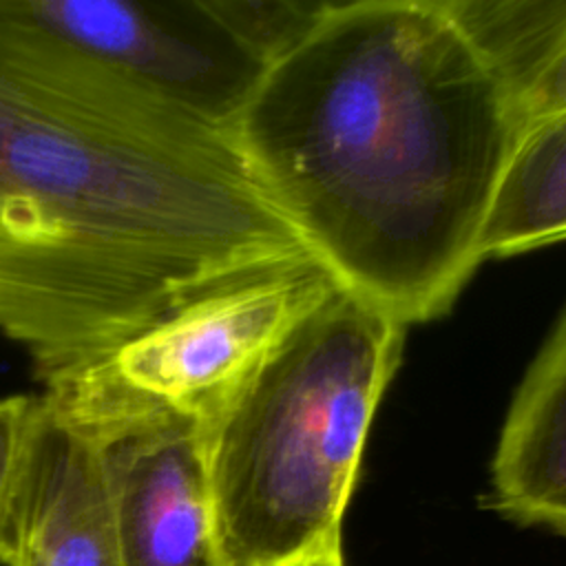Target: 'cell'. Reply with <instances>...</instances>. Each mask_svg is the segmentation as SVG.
<instances>
[{
    "label": "cell",
    "mask_w": 566,
    "mask_h": 566,
    "mask_svg": "<svg viewBox=\"0 0 566 566\" xmlns=\"http://www.w3.org/2000/svg\"><path fill=\"white\" fill-rule=\"evenodd\" d=\"M402 332L391 314L334 283L208 422L226 566H283L340 544Z\"/></svg>",
    "instance_id": "cell-3"
},
{
    "label": "cell",
    "mask_w": 566,
    "mask_h": 566,
    "mask_svg": "<svg viewBox=\"0 0 566 566\" xmlns=\"http://www.w3.org/2000/svg\"><path fill=\"white\" fill-rule=\"evenodd\" d=\"M35 409L38 396L0 400V564H7L9 557L13 502Z\"/></svg>",
    "instance_id": "cell-12"
},
{
    "label": "cell",
    "mask_w": 566,
    "mask_h": 566,
    "mask_svg": "<svg viewBox=\"0 0 566 566\" xmlns=\"http://www.w3.org/2000/svg\"><path fill=\"white\" fill-rule=\"evenodd\" d=\"M4 566H119L97 440L40 394Z\"/></svg>",
    "instance_id": "cell-7"
},
{
    "label": "cell",
    "mask_w": 566,
    "mask_h": 566,
    "mask_svg": "<svg viewBox=\"0 0 566 566\" xmlns=\"http://www.w3.org/2000/svg\"><path fill=\"white\" fill-rule=\"evenodd\" d=\"M517 137L511 102L433 0L329 2L234 128L307 254L402 325L447 312L482 263Z\"/></svg>",
    "instance_id": "cell-2"
},
{
    "label": "cell",
    "mask_w": 566,
    "mask_h": 566,
    "mask_svg": "<svg viewBox=\"0 0 566 566\" xmlns=\"http://www.w3.org/2000/svg\"><path fill=\"white\" fill-rule=\"evenodd\" d=\"M332 285L318 263L305 261L217 287L42 396L93 438L161 420L208 427Z\"/></svg>",
    "instance_id": "cell-4"
},
{
    "label": "cell",
    "mask_w": 566,
    "mask_h": 566,
    "mask_svg": "<svg viewBox=\"0 0 566 566\" xmlns=\"http://www.w3.org/2000/svg\"><path fill=\"white\" fill-rule=\"evenodd\" d=\"M566 239V111L524 128L480 234L482 261Z\"/></svg>",
    "instance_id": "cell-9"
},
{
    "label": "cell",
    "mask_w": 566,
    "mask_h": 566,
    "mask_svg": "<svg viewBox=\"0 0 566 566\" xmlns=\"http://www.w3.org/2000/svg\"><path fill=\"white\" fill-rule=\"evenodd\" d=\"M95 440L119 566H226L203 424L161 420Z\"/></svg>",
    "instance_id": "cell-6"
},
{
    "label": "cell",
    "mask_w": 566,
    "mask_h": 566,
    "mask_svg": "<svg viewBox=\"0 0 566 566\" xmlns=\"http://www.w3.org/2000/svg\"><path fill=\"white\" fill-rule=\"evenodd\" d=\"M283 566H345V559H343L340 544H336V546L318 548V551H314L305 557H298L290 564H283Z\"/></svg>",
    "instance_id": "cell-14"
},
{
    "label": "cell",
    "mask_w": 566,
    "mask_h": 566,
    "mask_svg": "<svg viewBox=\"0 0 566 566\" xmlns=\"http://www.w3.org/2000/svg\"><path fill=\"white\" fill-rule=\"evenodd\" d=\"M212 7L241 42L270 66L312 33L329 2L212 0Z\"/></svg>",
    "instance_id": "cell-11"
},
{
    "label": "cell",
    "mask_w": 566,
    "mask_h": 566,
    "mask_svg": "<svg viewBox=\"0 0 566 566\" xmlns=\"http://www.w3.org/2000/svg\"><path fill=\"white\" fill-rule=\"evenodd\" d=\"M305 261L232 133L0 0V332L46 389L217 287Z\"/></svg>",
    "instance_id": "cell-1"
},
{
    "label": "cell",
    "mask_w": 566,
    "mask_h": 566,
    "mask_svg": "<svg viewBox=\"0 0 566 566\" xmlns=\"http://www.w3.org/2000/svg\"><path fill=\"white\" fill-rule=\"evenodd\" d=\"M517 117L566 35V0H433ZM520 124V122H517Z\"/></svg>",
    "instance_id": "cell-10"
},
{
    "label": "cell",
    "mask_w": 566,
    "mask_h": 566,
    "mask_svg": "<svg viewBox=\"0 0 566 566\" xmlns=\"http://www.w3.org/2000/svg\"><path fill=\"white\" fill-rule=\"evenodd\" d=\"M18 11L172 108L234 135L268 64L212 0H13Z\"/></svg>",
    "instance_id": "cell-5"
},
{
    "label": "cell",
    "mask_w": 566,
    "mask_h": 566,
    "mask_svg": "<svg viewBox=\"0 0 566 566\" xmlns=\"http://www.w3.org/2000/svg\"><path fill=\"white\" fill-rule=\"evenodd\" d=\"M562 111H566V35L557 53L539 75V80L533 84V88L520 104V111H517L520 133Z\"/></svg>",
    "instance_id": "cell-13"
},
{
    "label": "cell",
    "mask_w": 566,
    "mask_h": 566,
    "mask_svg": "<svg viewBox=\"0 0 566 566\" xmlns=\"http://www.w3.org/2000/svg\"><path fill=\"white\" fill-rule=\"evenodd\" d=\"M491 482L495 511L566 537V312L511 402Z\"/></svg>",
    "instance_id": "cell-8"
}]
</instances>
